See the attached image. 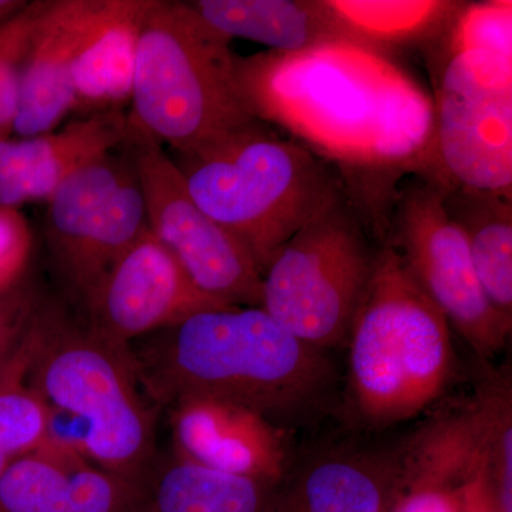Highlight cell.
<instances>
[{
  "label": "cell",
  "mask_w": 512,
  "mask_h": 512,
  "mask_svg": "<svg viewBox=\"0 0 512 512\" xmlns=\"http://www.w3.org/2000/svg\"><path fill=\"white\" fill-rule=\"evenodd\" d=\"M252 114L323 161L437 180L433 97L393 57L346 39L238 56Z\"/></svg>",
  "instance_id": "6da1fadb"
},
{
  "label": "cell",
  "mask_w": 512,
  "mask_h": 512,
  "mask_svg": "<svg viewBox=\"0 0 512 512\" xmlns=\"http://www.w3.org/2000/svg\"><path fill=\"white\" fill-rule=\"evenodd\" d=\"M128 349L144 392L158 406L214 397L266 417L311 399L328 377L320 350L261 306L197 313Z\"/></svg>",
  "instance_id": "7a4b0ae2"
},
{
  "label": "cell",
  "mask_w": 512,
  "mask_h": 512,
  "mask_svg": "<svg viewBox=\"0 0 512 512\" xmlns=\"http://www.w3.org/2000/svg\"><path fill=\"white\" fill-rule=\"evenodd\" d=\"M231 40L190 2L151 0L138 35L128 127L187 156L261 124L241 92Z\"/></svg>",
  "instance_id": "3957f363"
},
{
  "label": "cell",
  "mask_w": 512,
  "mask_h": 512,
  "mask_svg": "<svg viewBox=\"0 0 512 512\" xmlns=\"http://www.w3.org/2000/svg\"><path fill=\"white\" fill-rule=\"evenodd\" d=\"M28 383L52 416L72 419L73 444L84 456L140 485L154 453V409L128 346L103 338L87 323L77 325L45 302Z\"/></svg>",
  "instance_id": "277c9868"
},
{
  "label": "cell",
  "mask_w": 512,
  "mask_h": 512,
  "mask_svg": "<svg viewBox=\"0 0 512 512\" xmlns=\"http://www.w3.org/2000/svg\"><path fill=\"white\" fill-rule=\"evenodd\" d=\"M171 158L192 200L247 249L261 275L303 225L343 194L322 158L265 123Z\"/></svg>",
  "instance_id": "5b68a950"
},
{
  "label": "cell",
  "mask_w": 512,
  "mask_h": 512,
  "mask_svg": "<svg viewBox=\"0 0 512 512\" xmlns=\"http://www.w3.org/2000/svg\"><path fill=\"white\" fill-rule=\"evenodd\" d=\"M349 339L353 403L370 424L413 419L450 382V325L393 245L376 254Z\"/></svg>",
  "instance_id": "8992f818"
},
{
  "label": "cell",
  "mask_w": 512,
  "mask_h": 512,
  "mask_svg": "<svg viewBox=\"0 0 512 512\" xmlns=\"http://www.w3.org/2000/svg\"><path fill=\"white\" fill-rule=\"evenodd\" d=\"M376 254L343 192L275 256L262 275L261 308L312 348L338 346L349 338Z\"/></svg>",
  "instance_id": "52a82bcc"
},
{
  "label": "cell",
  "mask_w": 512,
  "mask_h": 512,
  "mask_svg": "<svg viewBox=\"0 0 512 512\" xmlns=\"http://www.w3.org/2000/svg\"><path fill=\"white\" fill-rule=\"evenodd\" d=\"M429 52L440 183L512 195V57Z\"/></svg>",
  "instance_id": "ba28073f"
},
{
  "label": "cell",
  "mask_w": 512,
  "mask_h": 512,
  "mask_svg": "<svg viewBox=\"0 0 512 512\" xmlns=\"http://www.w3.org/2000/svg\"><path fill=\"white\" fill-rule=\"evenodd\" d=\"M446 185L410 178L393 201V247L426 293L481 357L504 348L512 323L495 312L478 282L467 241L448 218Z\"/></svg>",
  "instance_id": "9c48e42d"
},
{
  "label": "cell",
  "mask_w": 512,
  "mask_h": 512,
  "mask_svg": "<svg viewBox=\"0 0 512 512\" xmlns=\"http://www.w3.org/2000/svg\"><path fill=\"white\" fill-rule=\"evenodd\" d=\"M136 168L151 234L192 282L238 308L262 302V275L247 249L192 200L173 158L154 138L128 127L124 143Z\"/></svg>",
  "instance_id": "30bf717a"
},
{
  "label": "cell",
  "mask_w": 512,
  "mask_h": 512,
  "mask_svg": "<svg viewBox=\"0 0 512 512\" xmlns=\"http://www.w3.org/2000/svg\"><path fill=\"white\" fill-rule=\"evenodd\" d=\"M83 305L89 328L124 346L197 313L238 308L202 292L148 228L101 276Z\"/></svg>",
  "instance_id": "8fae6325"
},
{
  "label": "cell",
  "mask_w": 512,
  "mask_h": 512,
  "mask_svg": "<svg viewBox=\"0 0 512 512\" xmlns=\"http://www.w3.org/2000/svg\"><path fill=\"white\" fill-rule=\"evenodd\" d=\"M488 491L487 441L471 409L421 431L394 461L386 512H471Z\"/></svg>",
  "instance_id": "7c38bea8"
},
{
  "label": "cell",
  "mask_w": 512,
  "mask_h": 512,
  "mask_svg": "<svg viewBox=\"0 0 512 512\" xmlns=\"http://www.w3.org/2000/svg\"><path fill=\"white\" fill-rule=\"evenodd\" d=\"M140 498L138 485L52 436L0 478V512H131Z\"/></svg>",
  "instance_id": "4fadbf2b"
},
{
  "label": "cell",
  "mask_w": 512,
  "mask_h": 512,
  "mask_svg": "<svg viewBox=\"0 0 512 512\" xmlns=\"http://www.w3.org/2000/svg\"><path fill=\"white\" fill-rule=\"evenodd\" d=\"M106 8L107 0H47L26 57L13 133H50L73 111V66Z\"/></svg>",
  "instance_id": "5bb4252c"
},
{
  "label": "cell",
  "mask_w": 512,
  "mask_h": 512,
  "mask_svg": "<svg viewBox=\"0 0 512 512\" xmlns=\"http://www.w3.org/2000/svg\"><path fill=\"white\" fill-rule=\"evenodd\" d=\"M171 409L178 458L264 485L284 473V444L264 414L214 397H185Z\"/></svg>",
  "instance_id": "9a60e30c"
},
{
  "label": "cell",
  "mask_w": 512,
  "mask_h": 512,
  "mask_svg": "<svg viewBox=\"0 0 512 512\" xmlns=\"http://www.w3.org/2000/svg\"><path fill=\"white\" fill-rule=\"evenodd\" d=\"M127 137V114L109 111L56 133L0 141V207L49 200L67 178L123 146Z\"/></svg>",
  "instance_id": "2e32d148"
},
{
  "label": "cell",
  "mask_w": 512,
  "mask_h": 512,
  "mask_svg": "<svg viewBox=\"0 0 512 512\" xmlns=\"http://www.w3.org/2000/svg\"><path fill=\"white\" fill-rule=\"evenodd\" d=\"M151 0H107L106 12L73 66V110L123 111L133 94L141 22Z\"/></svg>",
  "instance_id": "e0dca14e"
},
{
  "label": "cell",
  "mask_w": 512,
  "mask_h": 512,
  "mask_svg": "<svg viewBox=\"0 0 512 512\" xmlns=\"http://www.w3.org/2000/svg\"><path fill=\"white\" fill-rule=\"evenodd\" d=\"M335 39L384 56L429 49L461 6L453 0H318Z\"/></svg>",
  "instance_id": "ac0fdd59"
},
{
  "label": "cell",
  "mask_w": 512,
  "mask_h": 512,
  "mask_svg": "<svg viewBox=\"0 0 512 512\" xmlns=\"http://www.w3.org/2000/svg\"><path fill=\"white\" fill-rule=\"evenodd\" d=\"M443 205L466 238L485 298L512 323V195L446 185Z\"/></svg>",
  "instance_id": "d6986e66"
},
{
  "label": "cell",
  "mask_w": 512,
  "mask_h": 512,
  "mask_svg": "<svg viewBox=\"0 0 512 512\" xmlns=\"http://www.w3.org/2000/svg\"><path fill=\"white\" fill-rule=\"evenodd\" d=\"M131 170L133 160L123 144L67 178L47 200V241L63 278L72 271L107 201Z\"/></svg>",
  "instance_id": "ffe728a7"
},
{
  "label": "cell",
  "mask_w": 512,
  "mask_h": 512,
  "mask_svg": "<svg viewBox=\"0 0 512 512\" xmlns=\"http://www.w3.org/2000/svg\"><path fill=\"white\" fill-rule=\"evenodd\" d=\"M192 8L229 39L289 53L335 39L318 0H195Z\"/></svg>",
  "instance_id": "44dd1931"
},
{
  "label": "cell",
  "mask_w": 512,
  "mask_h": 512,
  "mask_svg": "<svg viewBox=\"0 0 512 512\" xmlns=\"http://www.w3.org/2000/svg\"><path fill=\"white\" fill-rule=\"evenodd\" d=\"M394 461L335 457L316 464L296 494L295 512H386Z\"/></svg>",
  "instance_id": "7402d4cb"
},
{
  "label": "cell",
  "mask_w": 512,
  "mask_h": 512,
  "mask_svg": "<svg viewBox=\"0 0 512 512\" xmlns=\"http://www.w3.org/2000/svg\"><path fill=\"white\" fill-rule=\"evenodd\" d=\"M266 487L251 478L178 458L156 478L154 511L265 512Z\"/></svg>",
  "instance_id": "603a6c76"
},
{
  "label": "cell",
  "mask_w": 512,
  "mask_h": 512,
  "mask_svg": "<svg viewBox=\"0 0 512 512\" xmlns=\"http://www.w3.org/2000/svg\"><path fill=\"white\" fill-rule=\"evenodd\" d=\"M37 318L22 348L0 369V478L52 436V413L28 383Z\"/></svg>",
  "instance_id": "cb8c5ba5"
},
{
  "label": "cell",
  "mask_w": 512,
  "mask_h": 512,
  "mask_svg": "<svg viewBox=\"0 0 512 512\" xmlns=\"http://www.w3.org/2000/svg\"><path fill=\"white\" fill-rule=\"evenodd\" d=\"M427 50L463 52L487 50L512 57V2H461L446 29Z\"/></svg>",
  "instance_id": "d4e9b609"
},
{
  "label": "cell",
  "mask_w": 512,
  "mask_h": 512,
  "mask_svg": "<svg viewBox=\"0 0 512 512\" xmlns=\"http://www.w3.org/2000/svg\"><path fill=\"white\" fill-rule=\"evenodd\" d=\"M474 409L483 424L491 484L501 512H512V396L510 380L495 377L478 393Z\"/></svg>",
  "instance_id": "484cf974"
},
{
  "label": "cell",
  "mask_w": 512,
  "mask_h": 512,
  "mask_svg": "<svg viewBox=\"0 0 512 512\" xmlns=\"http://www.w3.org/2000/svg\"><path fill=\"white\" fill-rule=\"evenodd\" d=\"M46 3L29 2L28 8L0 28V141L8 140L15 130L23 69Z\"/></svg>",
  "instance_id": "4316f807"
},
{
  "label": "cell",
  "mask_w": 512,
  "mask_h": 512,
  "mask_svg": "<svg viewBox=\"0 0 512 512\" xmlns=\"http://www.w3.org/2000/svg\"><path fill=\"white\" fill-rule=\"evenodd\" d=\"M43 303L40 293L25 276L12 288L0 292V369L22 348Z\"/></svg>",
  "instance_id": "83f0119b"
},
{
  "label": "cell",
  "mask_w": 512,
  "mask_h": 512,
  "mask_svg": "<svg viewBox=\"0 0 512 512\" xmlns=\"http://www.w3.org/2000/svg\"><path fill=\"white\" fill-rule=\"evenodd\" d=\"M32 249L28 222L16 208L0 207V292L25 276Z\"/></svg>",
  "instance_id": "f1b7e54d"
},
{
  "label": "cell",
  "mask_w": 512,
  "mask_h": 512,
  "mask_svg": "<svg viewBox=\"0 0 512 512\" xmlns=\"http://www.w3.org/2000/svg\"><path fill=\"white\" fill-rule=\"evenodd\" d=\"M29 2L25 0H0V28L8 25L10 20L20 15L26 8Z\"/></svg>",
  "instance_id": "f546056e"
},
{
  "label": "cell",
  "mask_w": 512,
  "mask_h": 512,
  "mask_svg": "<svg viewBox=\"0 0 512 512\" xmlns=\"http://www.w3.org/2000/svg\"><path fill=\"white\" fill-rule=\"evenodd\" d=\"M471 512H501L500 508H498L497 503H495L493 494L487 493L481 495L478 498L477 503L474 504L473 510Z\"/></svg>",
  "instance_id": "4dcf8cb0"
}]
</instances>
